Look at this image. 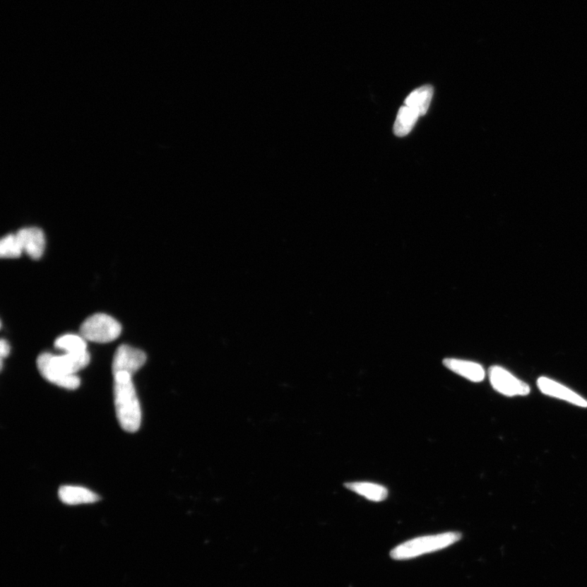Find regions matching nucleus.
I'll list each match as a JSON object with an SVG mask.
<instances>
[{"label":"nucleus","instance_id":"nucleus-15","mask_svg":"<svg viewBox=\"0 0 587 587\" xmlns=\"http://www.w3.org/2000/svg\"><path fill=\"white\" fill-rule=\"evenodd\" d=\"M23 252V247L17 234L6 235L0 242V256L2 258H19L22 256Z\"/></svg>","mask_w":587,"mask_h":587},{"label":"nucleus","instance_id":"nucleus-5","mask_svg":"<svg viewBox=\"0 0 587 587\" xmlns=\"http://www.w3.org/2000/svg\"><path fill=\"white\" fill-rule=\"evenodd\" d=\"M493 388L506 396H526L530 393V386L518 379L500 367H491L489 372Z\"/></svg>","mask_w":587,"mask_h":587},{"label":"nucleus","instance_id":"nucleus-8","mask_svg":"<svg viewBox=\"0 0 587 587\" xmlns=\"http://www.w3.org/2000/svg\"><path fill=\"white\" fill-rule=\"evenodd\" d=\"M538 386L544 394L568 401L575 405L584 407V408L587 407V401L583 398L551 379L545 377L539 379Z\"/></svg>","mask_w":587,"mask_h":587},{"label":"nucleus","instance_id":"nucleus-10","mask_svg":"<svg viewBox=\"0 0 587 587\" xmlns=\"http://www.w3.org/2000/svg\"><path fill=\"white\" fill-rule=\"evenodd\" d=\"M58 495L63 504L67 505L93 504L100 499L99 495L94 492L78 486H61Z\"/></svg>","mask_w":587,"mask_h":587},{"label":"nucleus","instance_id":"nucleus-14","mask_svg":"<svg viewBox=\"0 0 587 587\" xmlns=\"http://www.w3.org/2000/svg\"><path fill=\"white\" fill-rule=\"evenodd\" d=\"M55 348L66 353H79L87 351V342L81 336L65 335L57 338Z\"/></svg>","mask_w":587,"mask_h":587},{"label":"nucleus","instance_id":"nucleus-4","mask_svg":"<svg viewBox=\"0 0 587 587\" xmlns=\"http://www.w3.org/2000/svg\"><path fill=\"white\" fill-rule=\"evenodd\" d=\"M121 332L117 320L107 314H97L89 316L81 326V334L86 340L99 343L114 341Z\"/></svg>","mask_w":587,"mask_h":587},{"label":"nucleus","instance_id":"nucleus-13","mask_svg":"<svg viewBox=\"0 0 587 587\" xmlns=\"http://www.w3.org/2000/svg\"><path fill=\"white\" fill-rule=\"evenodd\" d=\"M420 117L419 113L407 105L401 107L395 121L393 131L396 136L403 137L413 130L417 119Z\"/></svg>","mask_w":587,"mask_h":587},{"label":"nucleus","instance_id":"nucleus-6","mask_svg":"<svg viewBox=\"0 0 587 587\" xmlns=\"http://www.w3.org/2000/svg\"><path fill=\"white\" fill-rule=\"evenodd\" d=\"M146 354L129 345H121L116 350L113 363V374L120 372L129 373L134 375L146 362Z\"/></svg>","mask_w":587,"mask_h":587},{"label":"nucleus","instance_id":"nucleus-11","mask_svg":"<svg viewBox=\"0 0 587 587\" xmlns=\"http://www.w3.org/2000/svg\"><path fill=\"white\" fill-rule=\"evenodd\" d=\"M345 487L354 493L372 502H382L387 499L389 490L384 486L370 482H348Z\"/></svg>","mask_w":587,"mask_h":587},{"label":"nucleus","instance_id":"nucleus-2","mask_svg":"<svg viewBox=\"0 0 587 587\" xmlns=\"http://www.w3.org/2000/svg\"><path fill=\"white\" fill-rule=\"evenodd\" d=\"M114 401L121 427L131 433L138 431L141 425V409L131 380H114Z\"/></svg>","mask_w":587,"mask_h":587},{"label":"nucleus","instance_id":"nucleus-7","mask_svg":"<svg viewBox=\"0 0 587 587\" xmlns=\"http://www.w3.org/2000/svg\"><path fill=\"white\" fill-rule=\"evenodd\" d=\"M17 236L22 245L23 252L33 260H39L44 255L45 250V237L44 232L39 228H24L17 232Z\"/></svg>","mask_w":587,"mask_h":587},{"label":"nucleus","instance_id":"nucleus-3","mask_svg":"<svg viewBox=\"0 0 587 587\" xmlns=\"http://www.w3.org/2000/svg\"><path fill=\"white\" fill-rule=\"evenodd\" d=\"M462 533L446 532L435 535L417 537L398 545L391 550L390 557L394 560H408L426 554L441 551L458 542Z\"/></svg>","mask_w":587,"mask_h":587},{"label":"nucleus","instance_id":"nucleus-9","mask_svg":"<svg viewBox=\"0 0 587 587\" xmlns=\"http://www.w3.org/2000/svg\"><path fill=\"white\" fill-rule=\"evenodd\" d=\"M444 366L460 376L466 378L474 383H480L485 377V369L480 364L454 358H446Z\"/></svg>","mask_w":587,"mask_h":587},{"label":"nucleus","instance_id":"nucleus-1","mask_svg":"<svg viewBox=\"0 0 587 587\" xmlns=\"http://www.w3.org/2000/svg\"><path fill=\"white\" fill-rule=\"evenodd\" d=\"M90 362L88 351L79 353H66L54 355L44 352L37 358V367L42 376L58 387L76 390L81 386V379L76 373L85 368Z\"/></svg>","mask_w":587,"mask_h":587},{"label":"nucleus","instance_id":"nucleus-16","mask_svg":"<svg viewBox=\"0 0 587 587\" xmlns=\"http://www.w3.org/2000/svg\"><path fill=\"white\" fill-rule=\"evenodd\" d=\"M10 350H11V348H10L9 343L2 338L1 341H0V354H1V359L8 357Z\"/></svg>","mask_w":587,"mask_h":587},{"label":"nucleus","instance_id":"nucleus-12","mask_svg":"<svg viewBox=\"0 0 587 587\" xmlns=\"http://www.w3.org/2000/svg\"><path fill=\"white\" fill-rule=\"evenodd\" d=\"M433 88L425 85L412 92L405 100V105L419 113L420 116L426 114L429 109L433 97Z\"/></svg>","mask_w":587,"mask_h":587}]
</instances>
